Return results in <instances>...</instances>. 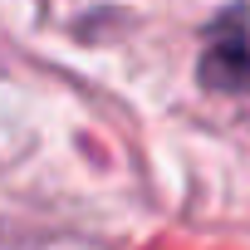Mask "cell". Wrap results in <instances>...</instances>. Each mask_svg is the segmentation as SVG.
<instances>
[{"instance_id": "6da1fadb", "label": "cell", "mask_w": 250, "mask_h": 250, "mask_svg": "<svg viewBox=\"0 0 250 250\" xmlns=\"http://www.w3.org/2000/svg\"><path fill=\"white\" fill-rule=\"evenodd\" d=\"M196 79L211 93H250V5H226L206 25Z\"/></svg>"}]
</instances>
